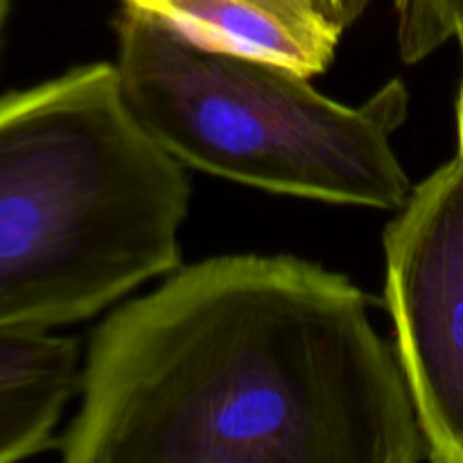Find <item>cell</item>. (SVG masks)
<instances>
[{"mask_svg": "<svg viewBox=\"0 0 463 463\" xmlns=\"http://www.w3.org/2000/svg\"><path fill=\"white\" fill-rule=\"evenodd\" d=\"M346 276L292 256L184 267L95 328L66 463H419L398 353Z\"/></svg>", "mask_w": 463, "mask_h": 463, "instance_id": "1", "label": "cell"}, {"mask_svg": "<svg viewBox=\"0 0 463 463\" xmlns=\"http://www.w3.org/2000/svg\"><path fill=\"white\" fill-rule=\"evenodd\" d=\"M190 179L113 63L0 98V328L95 317L181 262Z\"/></svg>", "mask_w": 463, "mask_h": 463, "instance_id": "2", "label": "cell"}, {"mask_svg": "<svg viewBox=\"0 0 463 463\" xmlns=\"http://www.w3.org/2000/svg\"><path fill=\"white\" fill-rule=\"evenodd\" d=\"M118 75L136 120L184 165L276 194L401 211L411 184L392 145L410 93L392 80L362 107L265 59L208 50L122 7Z\"/></svg>", "mask_w": 463, "mask_h": 463, "instance_id": "3", "label": "cell"}, {"mask_svg": "<svg viewBox=\"0 0 463 463\" xmlns=\"http://www.w3.org/2000/svg\"><path fill=\"white\" fill-rule=\"evenodd\" d=\"M384 306L430 461L463 463V161L411 188L384 231Z\"/></svg>", "mask_w": 463, "mask_h": 463, "instance_id": "4", "label": "cell"}, {"mask_svg": "<svg viewBox=\"0 0 463 463\" xmlns=\"http://www.w3.org/2000/svg\"><path fill=\"white\" fill-rule=\"evenodd\" d=\"M208 50L265 59L301 75L333 63L344 30L315 0H120Z\"/></svg>", "mask_w": 463, "mask_h": 463, "instance_id": "5", "label": "cell"}, {"mask_svg": "<svg viewBox=\"0 0 463 463\" xmlns=\"http://www.w3.org/2000/svg\"><path fill=\"white\" fill-rule=\"evenodd\" d=\"M80 384L75 339L0 328V463L57 446L54 428Z\"/></svg>", "mask_w": 463, "mask_h": 463, "instance_id": "6", "label": "cell"}, {"mask_svg": "<svg viewBox=\"0 0 463 463\" xmlns=\"http://www.w3.org/2000/svg\"><path fill=\"white\" fill-rule=\"evenodd\" d=\"M398 52L419 63L448 43L463 39V0H396Z\"/></svg>", "mask_w": 463, "mask_h": 463, "instance_id": "7", "label": "cell"}, {"mask_svg": "<svg viewBox=\"0 0 463 463\" xmlns=\"http://www.w3.org/2000/svg\"><path fill=\"white\" fill-rule=\"evenodd\" d=\"M315 3L319 5V9L330 21L346 30L369 9L373 0H315Z\"/></svg>", "mask_w": 463, "mask_h": 463, "instance_id": "8", "label": "cell"}, {"mask_svg": "<svg viewBox=\"0 0 463 463\" xmlns=\"http://www.w3.org/2000/svg\"><path fill=\"white\" fill-rule=\"evenodd\" d=\"M461 52H463V39H459ZM457 156L463 161V84H461V95H459V154Z\"/></svg>", "mask_w": 463, "mask_h": 463, "instance_id": "9", "label": "cell"}, {"mask_svg": "<svg viewBox=\"0 0 463 463\" xmlns=\"http://www.w3.org/2000/svg\"><path fill=\"white\" fill-rule=\"evenodd\" d=\"M7 14H9V0H0V43H3V32H5V23H7Z\"/></svg>", "mask_w": 463, "mask_h": 463, "instance_id": "10", "label": "cell"}]
</instances>
